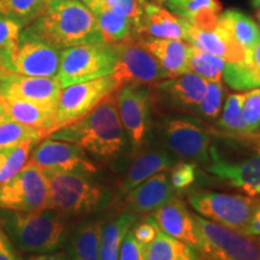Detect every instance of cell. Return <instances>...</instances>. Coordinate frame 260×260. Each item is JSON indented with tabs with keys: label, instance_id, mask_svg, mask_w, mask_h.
Here are the masks:
<instances>
[{
	"label": "cell",
	"instance_id": "cell-1",
	"mask_svg": "<svg viewBox=\"0 0 260 260\" xmlns=\"http://www.w3.org/2000/svg\"><path fill=\"white\" fill-rule=\"evenodd\" d=\"M48 138L79 146L104 161L124 153L128 139L119 118L116 92L103 99L79 121L51 133Z\"/></svg>",
	"mask_w": 260,
	"mask_h": 260
},
{
	"label": "cell",
	"instance_id": "cell-2",
	"mask_svg": "<svg viewBox=\"0 0 260 260\" xmlns=\"http://www.w3.org/2000/svg\"><path fill=\"white\" fill-rule=\"evenodd\" d=\"M24 29L59 51L104 42L93 12L81 0H51L44 14Z\"/></svg>",
	"mask_w": 260,
	"mask_h": 260
},
{
	"label": "cell",
	"instance_id": "cell-3",
	"mask_svg": "<svg viewBox=\"0 0 260 260\" xmlns=\"http://www.w3.org/2000/svg\"><path fill=\"white\" fill-rule=\"evenodd\" d=\"M0 225L16 248L29 254L56 252L67 239L63 217L51 209L35 212L0 210Z\"/></svg>",
	"mask_w": 260,
	"mask_h": 260
},
{
	"label": "cell",
	"instance_id": "cell-4",
	"mask_svg": "<svg viewBox=\"0 0 260 260\" xmlns=\"http://www.w3.org/2000/svg\"><path fill=\"white\" fill-rule=\"evenodd\" d=\"M46 175L50 199L48 209L60 214L90 213L109 204L111 193L92 178L81 172L44 170Z\"/></svg>",
	"mask_w": 260,
	"mask_h": 260
},
{
	"label": "cell",
	"instance_id": "cell-5",
	"mask_svg": "<svg viewBox=\"0 0 260 260\" xmlns=\"http://www.w3.org/2000/svg\"><path fill=\"white\" fill-rule=\"evenodd\" d=\"M60 51L22 29L17 42L0 51V70L34 77H57Z\"/></svg>",
	"mask_w": 260,
	"mask_h": 260
},
{
	"label": "cell",
	"instance_id": "cell-6",
	"mask_svg": "<svg viewBox=\"0 0 260 260\" xmlns=\"http://www.w3.org/2000/svg\"><path fill=\"white\" fill-rule=\"evenodd\" d=\"M116 67L112 45L105 42L83 44L60 51L57 77L61 87L111 76Z\"/></svg>",
	"mask_w": 260,
	"mask_h": 260
},
{
	"label": "cell",
	"instance_id": "cell-7",
	"mask_svg": "<svg viewBox=\"0 0 260 260\" xmlns=\"http://www.w3.org/2000/svg\"><path fill=\"white\" fill-rule=\"evenodd\" d=\"M199 253L206 260H260V242L239 230L193 214Z\"/></svg>",
	"mask_w": 260,
	"mask_h": 260
},
{
	"label": "cell",
	"instance_id": "cell-8",
	"mask_svg": "<svg viewBox=\"0 0 260 260\" xmlns=\"http://www.w3.org/2000/svg\"><path fill=\"white\" fill-rule=\"evenodd\" d=\"M188 201L205 218L239 232L245 229L260 207V200L252 197L211 190L193 191Z\"/></svg>",
	"mask_w": 260,
	"mask_h": 260
},
{
	"label": "cell",
	"instance_id": "cell-9",
	"mask_svg": "<svg viewBox=\"0 0 260 260\" xmlns=\"http://www.w3.org/2000/svg\"><path fill=\"white\" fill-rule=\"evenodd\" d=\"M116 67L112 76L118 89L125 84H155L170 79L168 71L146 50L139 39L129 38L112 45Z\"/></svg>",
	"mask_w": 260,
	"mask_h": 260
},
{
	"label": "cell",
	"instance_id": "cell-10",
	"mask_svg": "<svg viewBox=\"0 0 260 260\" xmlns=\"http://www.w3.org/2000/svg\"><path fill=\"white\" fill-rule=\"evenodd\" d=\"M117 89L118 84L112 75L64 87L57 103L52 133L79 121Z\"/></svg>",
	"mask_w": 260,
	"mask_h": 260
},
{
	"label": "cell",
	"instance_id": "cell-11",
	"mask_svg": "<svg viewBox=\"0 0 260 260\" xmlns=\"http://www.w3.org/2000/svg\"><path fill=\"white\" fill-rule=\"evenodd\" d=\"M50 188L44 170L25 164L19 174L0 186V210L35 212L48 209Z\"/></svg>",
	"mask_w": 260,
	"mask_h": 260
},
{
	"label": "cell",
	"instance_id": "cell-12",
	"mask_svg": "<svg viewBox=\"0 0 260 260\" xmlns=\"http://www.w3.org/2000/svg\"><path fill=\"white\" fill-rule=\"evenodd\" d=\"M161 140L167 151L184 161L206 165L210 160L212 134L194 119L172 117L162 122Z\"/></svg>",
	"mask_w": 260,
	"mask_h": 260
},
{
	"label": "cell",
	"instance_id": "cell-13",
	"mask_svg": "<svg viewBox=\"0 0 260 260\" xmlns=\"http://www.w3.org/2000/svg\"><path fill=\"white\" fill-rule=\"evenodd\" d=\"M116 99L126 138L138 152L151 129V90L145 84H125L116 90Z\"/></svg>",
	"mask_w": 260,
	"mask_h": 260
},
{
	"label": "cell",
	"instance_id": "cell-14",
	"mask_svg": "<svg viewBox=\"0 0 260 260\" xmlns=\"http://www.w3.org/2000/svg\"><path fill=\"white\" fill-rule=\"evenodd\" d=\"M258 140V152L243 158L225 157L212 145L210 160L205 165L207 171L251 197L260 194V138Z\"/></svg>",
	"mask_w": 260,
	"mask_h": 260
},
{
	"label": "cell",
	"instance_id": "cell-15",
	"mask_svg": "<svg viewBox=\"0 0 260 260\" xmlns=\"http://www.w3.org/2000/svg\"><path fill=\"white\" fill-rule=\"evenodd\" d=\"M42 170L95 174L98 167L90 160L86 151L79 146L60 140L46 139L31 151L27 161Z\"/></svg>",
	"mask_w": 260,
	"mask_h": 260
},
{
	"label": "cell",
	"instance_id": "cell-16",
	"mask_svg": "<svg viewBox=\"0 0 260 260\" xmlns=\"http://www.w3.org/2000/svg\"><path fill=\"white\" fill-rule=\"evenodd\" d=\"M63 89L58 77H34L0 70V94L56 110Z\"/></svg>",
	"mask_w": 260,
	"mask_h": 260
},
{
	"label": "cell",
	"instance_id": "cell-17",
	"mask_svg": "<svg viewBox=\"0 0 260 260\" xmlns=\"http://www.w3.org/2000/svg\"><path fill=\"white\" fill-rule=\"evenodd\" d=\"M186 41L198 50L223 58L226 63L248 64L249 52L234 39L219 21L213 29H200L190 25Z\"/></svg>",
	"mask_w": 260,
	"mask_h": 260
},
{
	"label": "cell",
	"instance_id": "cell-18",
	"mask_svg": "<svg viewBox=\"0 0 260 260\" xmlns=\"http://www.w3.org/2000/svg\"><path fill=\"white\" fill-rule=\"evenodd\" d=\"M190 23L160 5L147 2L140 18L136 35L142 39L160 40H187Z\"/></svg>",
	"mask_w": 260,
	"mask_h": 260
},
{
	"label": "cell",
	"instance_id": "cell-19",
	"mask_svg": "<svg viewBox=\"0 0 260 260\" xmlns=\"http://www.w3.org/2000/svg\"><path fill=\"white\" fill-rule=\"evenodd\" d=\"M152 217L162 233L188 243L199 252L200 241L195 229L193 214L189 213L180 198L175 197L169 203L162 205L152 213Z\"/></svg>",
	"mask_w": 260,
	"mask_h": 260
},
{
	"label": "cell",
	"instance_id": "cell-20",
	"mask_svg": "<svg viewBox=\"0 0 260 260\" xmlns=\"http://www.w3.org/2000/svg\"><path fill=\"white\" fill-rule=\"evenodd\" d=\"M176 193L177 191L171 186L170 177L162 171L128 191L126 205L133 213H153L162 205L174 199Z\"/></svg>",
	"mask_w": 260,
	"mask_h": 260
},
{
	"label": "cell",
	"instance_id": "cell-21",
	"mask_svg": "<svg viewBox=\"0 0 260 260\" xmlns=\"http://www.w3.org/2000/svg\"><path fill=\"white\" fill-rule=\"evenodd\" d=\"M209 81L199 75L188 71L177 77L161 81L158 88L164 94L165 99L178 109L197 110L207 90Z\"/></svg>",
	"mask_w": 260,
	"mask_h": 260
},
{
	"label": "cell",
	"instance_id": "cell-22",
	"mask_svg": "<svg viewBox=\"0 0 260 260\" xmlns=\"http://www.w3.org/2000/svg\"><path fill=\"white\" fill-rule=\"evenodd\" d=\"M146 50L168 71L170 79L189 71L193 46L184 40L139 39Z\"/></svg>",
	"mask_w": 260,
	"mask_h": 260
},
{
	"label": "cell",
	"instance_id": "cell-23",
	"mask_svg": "<svg viewBox=\"0 0 260 260\" xmlns=\"http://www.w3.org/2000/svg\"><path fill=\"white\" fill-rule=\"evenodd\" d=\"M175 161L176 160L174 155L164 149L148 151L138 155L129 167L125 177L123 178L121 183L122 190L128 193L149 177L171 169L175 165Z\"/></svg>",
	"mask_w": 260,
	"mask_h": 260
},
{
	"label": "cell",
	"instance_id": "cell-24",
	"mask_svg": "<svg viewBox=\"0 0 260 260\" xmlns=\"http://www.w3.org/2000/svg\"><path fill=\"white\" fill-rule=\"evenodd\" d=\"M4 102L10 121L41 130L48 138L53 130L56 110L25 100L10 99L5 96Z\"/></svg>",
	"mask_w": 260,
	"mask_h": 260
},
{
	"label": "cell",
	"instance_id": "cell-25",
	"mask_svg": "<svg viewBox=\"0 0 260 260\" xmlns=\"http://www.w3.org/2000/svg\"><path fill=\"white\" fill-rule=\"evenodd\" d=\"M102 230L100 222H87L77 228L67 246L71 260H99Z\"/></svg>",
	"mask_w": 260,
	"mask_h": 260
},
{
	"label": "cell",
	"instance_id": "cell-26",
	"mask_svg": "<svg viewBox=\"0 0 260 260\" xmlns=\"http://www.w3.org/2000/svg\"><path fill=\"white\" fill-rule=\"evenodd\" d=\"M145 260H203L201 254L194 247L167 235L165 233L158 236L146 247Z\"/></svg>",
	"mask_w": 260,
	"mask_h": 260
},
{
	"label": "cell",
	"instance_id": "cell-27",
	"mask_svg": "<svg viewBox=\"0 0 260 260\" xmlns=\"http://www.w3.org/2000/svg\"><path fill=\"white\" fill-rule=\"evenodd\" d=\"M135 222V213L124 212L118 218L103 226L99 246V260H118L123 240Z\"/></svg>",
	"mask_w": 260,
	"mask_h": 260
},
{
	"label": "cell",
	"instance_id": "cell-28",
	"mask_svg": "<svg viewBox=\"0 0 260 260\" xmlns=\"http://www.w3.org/2000/svg\"><path fill=\"white\" fill-rule=\"evenodd\" d=\"M92 12L105 44H118L136 35V23L130 18L107 9H95Z\"/></svg>",
	"mask_w": 260,
	"mask_h": 260
},
{
	"label": "cell",
	"instance_id": "cell-29",
	"mask_svg": "<svg viewBox=\"0 0 260 260\" xmlns=\"http://www.w3.org/2000/svg\"><path fill=\"white\" fill-rule=\"evenodd\" d=\"M219 22L225 25L234 39L246 51L251 52L260 40V27L253 19L236 10H228L219 15Z\"/></svg>",
	"mask_w": 260,
	"mask_h": 260
},
{
	"label": "cell",
	"instance_id": "cell-30",
	"mask_svg": "<svg viewBox=\"0 0 260 260\" xmlns=\"http://www.w3.org/2000/svg\"><path fill=\"white\" fill-rule=\"evenodd\" d=\"M51 0H0V16L27 28L44 14Z\"/></svg>",
	"mask_w": 260,
	"mask_h": 260
},
{
	"label": "cell",
	"instance_id": "cell-31",
	"mask_svg": "<svg viewBox=\"0 0 260 260\" xmlns=\"http://www.w3.org/2000/svg\"><path fill=\"white\" fill-rule=\"evenodd\" d=\"M243 94H230L228 96L224 111L218 122V126L224 136L243 140L253 138L247 134L246 125L242 119Z\"/></svg>",
	"mask_w": 260,
	"mask_h": 260
},
{
	"label": "cell",
	"instance_id": "cell-32",
	"mask_svg": "<svg viewBox=\"0 0 260 260\" xmlns=\"http://www.w3.org/2000/svg\"><path fill=\"white\" fill-rule=\"evenodd\" d=\"M46 135L31 126L23 125L14 121L0 123V151L8 148H15L16 146L25 141L40 142Z\"/></svg>",
	"mask_w": 260,
	"mask_h": 260
},
{
	"label": "cell",
	"instance_id": "cell-33",
	"mask_svg": "<svg viewBox=\"0 0 260 260\" xmlns=\"http://www.w3.org/2000/svg\"><path fill=\"white\" fill-rule=\"evenodd\" d=\"M225 60L223 58L193 47L189 60V71L206 81H222Z\"/></svg>",
	"mask_w": 260,
	"mask_h": 260
},
{
	"label": "cell",
	"instance_id": "cell-34",
	"mask_svg": "<svg viewBox=\"0 0 260 260\" xmlns=\"http://www.w3.org/2000/svg\"><path fill=\"white\" fill-rule=\"evenodd\" d=\"M82 2L88 6L90 11L95 9H107L128 17L135 22L138 28V23L148 0H82Z\"/></svg>",
	"mask_w": 260,
	"mask_h": 260
},
{
	"label": "cell",
	"instance_id": "cell-35",
	"mask_svg": "<svg viewBox=\"0 0 260 260\" xmlns=\"http://www.w3.org/2000/svg\"><path fill=\"white\" fill-rule=\"evenodd\" d=\"M37 144L38 142L34 141H25L23 144L16 146L10 152L4 164L0 168V186L5 184L6 182L12 180L16 175L19 174V171L27 164L29 155H30L32 151V147Z\"/></svg>",
	"mask_w": 260,
	"mask_h": 260
},
{
	"label": "cell",
	"instance_id": "cell-36",
	"mask_svg": "<svg viewBox=\"0 0 260 260\" xmlns=\"http://www.w3.org/2000/svg\"><path fill=\"white\" fill-rule=\"evenodd\" d=\"M223 95L224 88L222 81H210L207 83L206 94L195 111L206 119H216L222 109Z\"/></svg>",
	"mask_w": 260,
	"mask_h": 260
},
{
	"label": "cell",
	"instance_id": "cell-37",
	"mask_svg": "<svg viewBox=\"0 0 260 260\" xmlns=\"http://www.w3.org/2000/svg\"><path fill=\"white\" fill-rule=\"evenodd\" d=\"M241 112L247 134L254 136L260 130V88L243 94Z\"/></svg>",
	"mask_w": 260,
	"mask_h": 260
},
{
	"label": "cell",
	"instance_id": "cell-38",
	"mask_svg": "<svg viewBox=\"0 0 260 260\" xmlns=\"http://www.w3.org/2000/svg\"><path fill=\"white\" fill-rule=\"evenodd\" d=\"M171 186L176 191L184 190L197 180V165L190 161H180L175 164L170 172Z\"/></svg>",
	"mask_w": 260,
	"mask_h": 260
},
{
	"label": "cell",
	"instance_id": "cell-39",
	"mask_svg": "<svg viewBox=\"0 0 260 260\" xmlns=\"http://www.w3.org/2000/svg\"><path fill=\"white\" fill-rule=\"evenodd\" d=\"M146 247L135 239L130 229L122 242L118 260H145Z\"/></svg>",
	"mask_w": 260,
	"mask_h": 260
},
{
	"label": "cell",
	"instance_id": "cell-40",
	"mask_svg": "<svg viewBox=\"0 0 260 260\" xmlns=\"http://www.w3.org/2000/svg\"><path fill=\"white\" fill-rule=\"evenodd\" d=\"M22 29L23 28L14 19L0 16V51L15 45Z\"/></svg>",
	"mask_w": 260,
	"mask_h": 260
},
{
	"label": "cell",
	"instance_id": "cell-41",
	"mask_svg": "<svg viewBox=\"0 0 260 260\" xmlns=\"http://www.w3.org/2000/svg\"><path fill=\"white\" fill-rule=\"evenodd\" d=\"M132 233L140 243L147 246L158 236V234L160 233V229H159L158 224L153 217L149 216L148 218L144 219L141 223L133 225Z\"/></svg>",
	"mask_w": 260,
	"mask_h": 260
},
{
	"label": "cell",
	"instance_id": "cell-42",
	"mask_svg": "<svg viewBox=\"0 0 260 260\" xmlns=\"http://www.w3.org/2000/svg\"><path fill=\"white\" fill-rule=\"evenodd\" d=\"M0 260H21L17 248L0 225Z\"/></svg>",
	"mask_w": 260,
	"mask_h": 260
},
{
	"label": "cell",
	"instance_id": "cell-43",
	"mask_svg": "<svg viewBox=\"0 0 260 260\" xmlns=\"http://www.w3.org/2000/svg\"><path fill=\"white\" fill-rule=\"evenodd\" d=\"M248 68L251 71V76L254 82L255 88L260 87V40L249 52Z\"/></svg>",
	"mask_w": 260,
	"mask_h": 260
},
{
	"label": "cell",
	"instance_id": "cell-44",
	"mask_svg": "<svg viewBox=\"0 0 260 260\" xmlns=\"http://www.w3.org/2000/svg\"><path fill=\"white\" fill-rule=\"evenodd\" d=\"M242 233L253 237L260 236V207L255 211V213L253 214L252 219L249 220L247 226L242 230Z\"/></svg>",
	"mask_w": 260,
	"mask_h": 260
},
{
	"label": "cell",
	"instance_id": "cell-45",
	"mask_svg": "<svg viewBox=\"0 0 260 260\" xmlns=\"http://www.w3.org/2000/svg\"><path fill=\"white\" fill-rule=\"evenodd\" d=\"M25 260H71L68 253H45V254H31Z\"/></svg>",
	"mask_w": 260,
	"mask_h": 260
},
{
	"label": "cell",
	"instance_id": "cell-46",
	"mask_svg": "<svg viewBox=\"0 0 260 260\" xmlns=\"http://www.w3.org/2000/svg\"><path fill=\"white\" fill-rule=\"evenodd\" d=\"M10 121L8 111H6V106H5V102H4V96L0 94V123Z\"/></svg>",
	"mask_w": 260,
	"mask_h": 260
},
{
	"label": "cell",
	"instance_id": "cell-47",
	"mask_svg": "<svg viewBox=\"0 0 260 260\" xmlns=\"http://www.w3.org/2000/svg\"><path fill=\"white\" fill-rule=\"evenodd\" d=\"M14 148H8V149H3V151H0V168H2V165L4 164V161L6 160V158H8V155L10 154V152L12 151Z\"/></svg>",
	"mask_w": 260,
	"mask_h": 260
},
{
	"label": "cell",
	"instance_id": "cell-48",
	"mask_svg": "<svg viewBox=\"0 0 260 260\" xmlns=\"http://www.w3.org/2000/svg\"><path fill=\"white\" fill-rule=\"evenodd\" d=\"M152 3H154V4H158V5H164L165 3H167V0H151Z\"/></svg>",
	"mask_w": 260,
	"mask_h": 260
},
{
	"label": "cell",
	"instance_id": "cell-49",
	"mask_svg": "<svg viewBox=\"0 0 260 260\" xmlns=\"http://www.w3.org/2000/svg\"><path fill=\"white\" fill-rule=\"evenodd\" d=\"M81 2H82V0H81Z\"/></svg>",
	"mask_w": 260,
	"mask_h": 260
}]
</instances>
